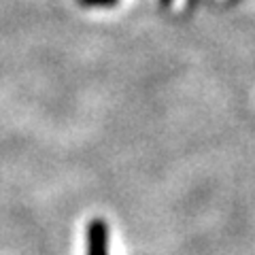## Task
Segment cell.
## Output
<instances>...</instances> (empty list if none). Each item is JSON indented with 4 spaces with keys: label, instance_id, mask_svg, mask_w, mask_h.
<instances>
[{
    "label": "cell",
    "instance_id": "3957f363",
    "mask_svg": "<svg viewBox=\"0 0 255 255\" xmlns=\"http://www.w3.org/2000/svg\"><path fill=\"white\" fill-rule=\"evenodd\" d=\"M200 4V0H185V11H194Z\"/></svg>",
    "mask_w": 255,
    "mask_h": 255
},
{
    "label": "cell",
    "instance_id": "277c9868",
    "mask_svg": "<svg viewBox=\"0 0 255 255\" xmlns=\"http://www.w3.org/2000/svg\"><path fill=\"white\" fill-rule=\"evenodd\" d=\"M172 2L174 0H159V6H162V9H168V6H172Z\"/></svg>",
    "mask_w": 255,
    "mask_h": 255
},
{
    "label": "cell",
    "instance_id": "7a4b0ae2",
    "mask_svg": "<svg viewBox=\"0 0 255 255\" xmlns=\"http://www.w3.org/2000/svg\"><path fill=\"white\" fill-rule=\"evenodd\" d=\"M79 6L85 9H111V6L119 4V0H77Z\"/></svg>",
    "mask_w": 255,
    "mask_h": 255
},
{
    "label": "cell",
    "instance_id": "6da1fadb",
    "mask_svg": "<svg viewBox=\"0 0 255 255\" xmlns=\"http://www.w3.org/2000/svg\"><path fill=\"white\" fill-rule=\"evenodd\" d=\"M109 223L102 217H94L85 228V243L87 253L85 255H109Z\"/></svg>",
    "mask_w": 255,
    "mask_h": 255
}]
</instances>
